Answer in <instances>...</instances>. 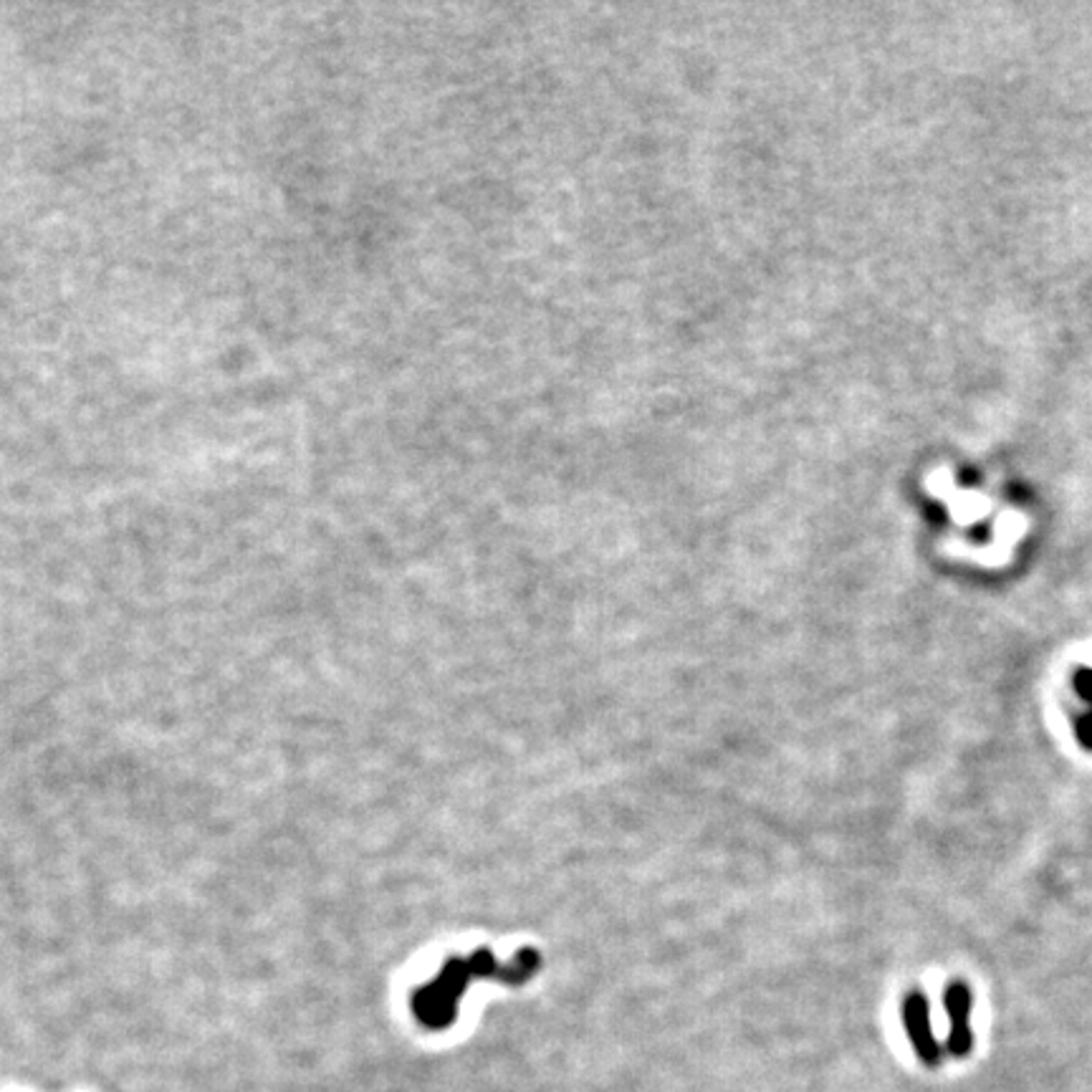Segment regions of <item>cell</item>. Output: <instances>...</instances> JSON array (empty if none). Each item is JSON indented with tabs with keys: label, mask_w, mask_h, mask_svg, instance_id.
<instances>
[{
	"label": "cell",
	"mask_w": 1092,
	"mask_h": 1092,
	"mask_svg": "<svg viewBox=\"0 0 1092 1092\" xmlns=\"http://www.w3.org/2000/svg\"><path fill=\"white\" fill-rule=\"evenodd\" d=\"M471 978H473V968H471L469 961L463 959L448 961V964L443 967V971H440V976L435 978L430 986H425V989H421L418 994H415L413 1007L418 1019H421L422 1024L432 1026V1029H440V1026L451 1024V1021L456 1019L458 999L466 994Z\"/></svg>",
	"instance_id": "6da1fadb"
},
{
	"label": "cell",
	"mask_w": 1092,
	"mask_h": 1092,
	"mask_svg": "<svg viewBox=\"0 0 1092 1092\" xmlns=\"http://www.w3.org/2000/svg\"><path fill=\"white\" fill-rule=\"evenodd\" d=\"M971 1004H973L971 991H968L967 984H961V981L949 984V989H946V994H943V1007H946V1015H949V1021H951L946 1050H949L954 1057H967L968 1052L973 1050V1032H971V1024H968Z\"/></svg>",
	"instance_id": "7a4b0ae2"
},
{
	"label": "cell",
	"mask_w": 1092,
	"mask_h": 1092,
	"mask_svg": "<svg viewBox=\"0 0 1092 1092\" xmlns=\"http://www.w3.org/2000/svg\"><path fill=\"white\" fill-rule=\"evenodd\" d=\"M903 1024H906L908 1037H911L920 1060L928 1067H936L941 1063V1047H938L936 1037H933L928 1002H925V997L918 994V991L908 994L906 1002H903Z\"/></svg>",
	"instance_id": "3957f363"
},
{
	"label": "cell",
	"mask_w": 1092,
	"mask_h": 1092,
	"mask_svg": "<svg viewBox=\"0 0 1092 1092\" xmlns=\"http://www.w3.org/2000/svg\"><path fill=\"white\" fill-rule=\"evenodd\" d=\"M536 968H539V954L534 949H521L514 964L501 971L499 981H504V984H526L528 978L536 973Z\"/></svg>",
	"instance_id": "277c9868"
},
{
	"label": "cell",
	"mask_w": 1092,
	"mask_h": 1092,
	"mask_svg": "<svg viewBox=\"0 0 1092 1092\" xmlns=\"http://www.w3.org/2000/svg\"><path fill=\"white\" fill-rule=\"evenodd\" d=\"M1074 688H1077V693H1080L1087 703H1092V670L1074 672Z\"/></svg>",
	"instance_id": "5b68a950"
},
{
	"label": "cell",
	"mask_w": 1092,
	"mask_h": 1092,
	"mask_svg": "<svg viewBox=\"0 0 1092 1092\" xmlns=\"http://www.w3.org/2000/svg\"><path fill=\"white\" fill-rule=\"evenodd\" d=\"M1077 736H1080V741L1087 749H1092V711L1077 720Z\"/></svg>",
	"instance_id": "8992f818"
}]
</instances>
